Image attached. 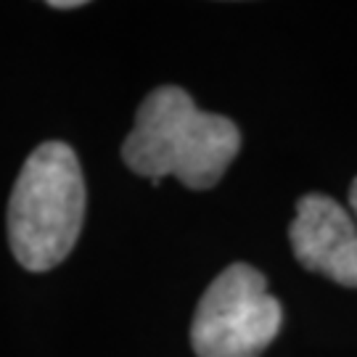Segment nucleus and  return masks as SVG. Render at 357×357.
<instances>
[{
  "label": "nucleus",
  "mask_w": 357,
  "mask_h": 357,
  "mask_svg": "<svg viewBox=\"0 0 357 357\" xmlns=\"http://www.w3.org/2000/svg\"><path fill=\"white\" fill-rule=\"evenodd\" d=\"M349 202H352V209H355L357 215V180L352 183V188H349Z\"/></svg>",
  "instance_id": "obj_6"
},
{
  "label": "nucleus",
  "mask_w": 357,
  "mask_h": 357,
  "mask_svg": "<svg viewBox=\"0 0 357 357\" xmlns=\"http://www.w3.org/2000/svg\"><path fill=\"white\" fill-rule=\"evenodd\" d=\"M241 149V132L228 116L196 109L180 88L165 85L146 96L122 146L125 165L159 185L165 175L193 191L212 188Z\"/></svg>",
  "instance_id": "obj_1"
},
{
  "label": "nucleus",
  "mask_w": 357,
  "mask_h": 357,
  "mask_svg": "<svg viewBox=\"0 0 357 357\" xmlns=\"http://www.w3.org/2000/svg\"><path fill=\"white\" fill-rule=\"evenodd\" d=\"M281 302L265 275L236 262L217 275L196 307L191 344L199 357H259L281 328Z\"/></svg>",
  "instance_id": "obj_3"
},
{
  "label": "nucleus",
  "mask_w": 357,
  "mask_h": 357,
  "mask_svg": "<svg viewBox=\"0 0 357 357\" xmlns=\"http://www.w3.org/2000/svg\"><path fill=\"white\" fill-rule=\"evenodd\" d=\"M289 238L307 270L357 289V228L344 206L320 193L305 196L296 204Z\"/></svg>",
  "instance_id": "obj_4"
},
{
  "label": "nucleus",
  "mask_w": 357,
  "mask_h": 357,
  "mask_svg": "<svg viewBox=\"0 0 357 357\" xmlns=\"http://www.w3.org/2000/svg\"><path fill=\"white\" fill-rule=\"evenodd\" d=\"M48 6H51V8H59V11H61V8H79L82 0H51Z\"/></svg>",
  "instance_id": "obj_5"
},
{
  "label": "nucleus",
  "mask_w": 357,
  "mask_h": 357,
  "mask_svg": "<svg viewBox=\"0 0 357 357\" xmlns=\"http://www.w3.org/2000/svg\"><path fill=\"white\" fill-rule=\"evenodd\" d=\"M85 220V180L72 146L48 141L24 162L8 202V241L19 265L45 273L75 249Z\"/></svg>",
  "instance_id": "obj_2"
}]
</instances>
